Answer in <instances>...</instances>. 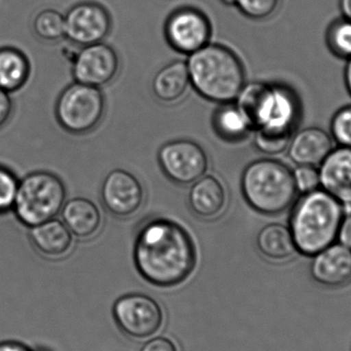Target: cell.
Masks as SVG:
<instances>
[{"label": "cell", "instance_id": "6da1fadb", "mask_svg": "<svg viewBox=\"0 0 351 351\" xmlns=\"http://www.w3.org/2000/svg\"><path fill=\"white\" fill-rule=\"evenodd\" d=\"M134 263L141 278L162 289L183 284L196 265L193 239L185 228L167 218H152L136 235Z\"/></svg>", "mask_w": 351, "mask_h": 351}, {"label": "cell", "instance_id": "7a4b0ae2", "mask_svg": "<svg viewBox=\"0 0 351 351\" xmlns=\"http://www.w3.org/2000/svg\"><path fill=\"white\" fill-rule=\"evenodd\" d=\"M190 86L210 102H234L245 84L243 61L230 47L212 43L188 56Z\"/></svg>", "mask_w": 351, "mask_h": 351}, {"label": "cell", "instance_id": "3957f363", "mask_svg": "<svg viewBox=\"0 0 351 351\" xmlns=\"http://www.w3.org/2000/svg\"><path fill=\"white\" fill-rule=\"evenodd\" d=\"M343 206L324 189L303 194L291 213L290 228L297 251L315 256L337 239Z\"/></svg>", "mask_w": 351, "mask_h": 351}, {"label": "cell", "instance_id": "277c9868", "mask_svg": "<svg viewBox=\"0 0 351 351\" xmlns=\"http://www.w3.org/2000/svg\"><path fill=\"white\" fill-rule=\"evenodd\" d=\"M234 102L245 113L254 131L293 136L300 119V101L287 84H245Z\"/></svg>", "mask_w": 351, "mask_h": 351}, {"label": "cell", "instance_id": "5b68a950", "mask_svg": "<svg viewBox=\"0 0 351 351\" xmlns=\"http://www.w3.org/2000/svg\"><path fill=\"white\" fill-rule=\"evenodd\" d=\"M241 189L253 210L268 216L288 210L298 193L292 171L274 158H260L247 165L241 174Z\"/></svg>", "mask_w": 351, "mask_h": 351}, {"label": "cell", "instance_id": "8992f818", "mask_svg": "<svg viewBox=\"0 0 351 351\" xmlns=\"http://www.w3.org/2000/svg\"><path fill=\"white\" fill-rule=\"evenodd\" d=\"M65 184L47 171H36L19 182L12 210L19 222L31 228L56 218L66 202Z\"/></svg>", "mask_w": 351, "mask_h": 351}, {"label": "cell", "instance_id": "52a82bcc", "mask_svg": "<svg viewBox=\"0 0 351 351\" xmlns=\"http://www.w3.org/2000/svg\"><path fill=\"white\" fill-rule=\"evenodd\" d=\"M55 113L66 132L84 135L96 129L104 117V95L100 88L74 82L60 94Z\"/></svg>", "mask_w": 351, "mask_h": 351}, {"label": "cell", "instance_id": "ba28073f", "mask_svg": "<svg viewBox=\"0 0 351 351\" xmlns=\"http://www.w3.org/2000/svg\"><path fill=\"white\" fill-rule=\"evenodd\" d=\"M164 36L176 53L190 56L212 41V21L197 6H178L165 21Z\"/></svg>", "mask_w": 351, "mask_h": 351}, {"label": "cell", "instance_id": "9c48e42d", "mask_svg": "<svg viewBox=\"0 0 351 351\" xmlns=\"http://www.w3.org/2000/svg\"><path fill=\"white\" fill-rule=\"evenodd\" d=\"M112 315L119 329L135 340L148 339L156 335L165 319L160 305L152 297L139 293L117 299Z\"/></svg>", "mask_w": 351, "mask_h": 351}, {"label": "cell", "instance_id": "30bf717a", "mask_svg": "<svg viewBox=\"0 0 351 351\" xmlns=\"http://www.w3.org/2000/svg\"><path fill=\"white\" fill-rule=\"evenodd\" d=\"M64 19L65 38L78 47L103 43L112 32V14L104 4L95 0L73 4Z\"/></svg>", "mask_w": 351, "mask_h": 351}, {"label": "cell", "instance_id": "8fae6325", "mask_svg": "<svg viewBox=\"0 0 351 351\" xmlns=\"http://www.w3.org/2000/svg\"><path fill=\"white\" fill-rule=\"evenodd\" d=\"M158 160L162 173L178 185H191L206 175L208 168L204 148L188 139L164 144L158 150Z\"/></svg>", "mask_w": 351, "mask_h": 351}, {"label": "cell", "instance_id": "7c38bea8", "mask_svg": "<svg viewBox=\"0 0 351 351\" xmlns=\"http://www.w3.org/2000/svg\"><path fill=\"white\" fill-rule=\"evenodd\" d=\"M119 53L105 41L80 47L72 59L74 80L96 88L113 82L119 74Z\"/></svg>", "mask_w": 351, "mask_h": 351}, {"label": "cell", "instance_id": "4fadbf2b", "mask_svg": "<svg viewBox=\"0 0 351 351\" xmlns=\"http://www.w3.org/2000/svg\"><path fill=\"white\" fill-rule=\"evenodd\" d=\"M145 191L135 175L117 169L105 177L101 186L103 206L117 218L135 216L144 204Z\"/></svg>", "mask_w": 351, "mask_h": 351}, {"label": "cell", "instance_id": "5bb4252c", "mask_svg": "<svg viewBox=\"0 0 351 351\" xmlns=\"http://www.w3.org/2000/svg\"><path fill=\"white\" fill-rule=\"evenodd\" d=\"M311 272L313 280L327 288H339L351 280V250L332 243L313 256Z\"/></svg>", "mask_w": 351, "mask_h": 351}, {"label": "cell", "instance_id": "9a60e30c", "mask_svg": "<svg viewBox=\"0 0 351 351\" xmlns=\"http://www.w3.org/2000/svg\"><path fill=\"white\" fill-rule=\"evenodd\" d=\"M322 189L351 206V148L333 149L319 165Z\"/></svg>", "mask_w": 351, "mask_h": 351}, {"label": "cell", "instance_id": "2e32d148", "mask_svg": "<svg viewBox=\"0 0 351 351\" xmlns=\"http://www.w3.org/2000/svg\"><path fill=\"white\" fill-rule=\"evenodd\" d=\"M227 204V193L220 180L204 175L191 184L188 206L192 214L204 220H213L223 214Z\"/></svg>", "mask_w": 351, "mask_h": 351}, {"label": "cell", "instance_id": "e0dca14e", "mask_svg": "<svg viewBox=\"0 0 351 351\" xmlns=\"http://www.w3.org/2000/svg\"><path fill=\"white\" fill-rule=\"evenodd\" d=\"M288 147L289 156L295 164L317 167L333 150V139L319 128H307L292 137Z\"/></svg>", "mask_w": 351, "mask_h": 351}, {"label": "cell", "instance_id": "ac0fdd59", "mask_svg": "<svg viewBox=\"0 0 351 351\" xmlns=\"http://www.w3.org/2000/svg\"><path fill=\"white\" fill-rule=\"evenodd\" d=\"M29 237L35 251L49 259L65 257L73 245V235L56 218L31 227Z\"/></svg>", "mask_w": 351, "mask_h": 351}, {"label": "cell", "instance_id": "d6986e66", "mask_svg": "<svg viewBox=\"0 0 351 351\" xmlns=\"http://www.w3.org/2000/svg\"><path fill=\"white\" fill-rule=\"evenodd\" d=\"M62 221L70 232L78 239L94 237L102 225V215L92 200L74 197L67 200L61 210Z\"/></svg>", "mask_w": 351, "mask_h": 351}, {"label": "cell", "instance_id": "ffe728a7", "mask_svg": "<svg viewBox=\"0 0 351 351\" xmlns=\"http://www.w3.org/2000/svg\"><path fill=\"white\" fill-rule=\"evenodd\" d=\"M190 86L187 63L175 60L158 70L152 80V94L156 100L165 104H173L181 100Z\"/></svg>", "mask_w": 351, "mask_h": 351}, {"label": "cell", "instance_id": "44dd1931", "mask_svg": "<svg viewBox=\"0 0 351 351\" xmlns=\"http://www.w3.org/2000/svg\"><path fill=\"white\" fill-rule=\"evenodd\" d=\"M258 251L270 261H285L297 252L290 228L280 223L266 225L256 239Z\"/></svg>", "mask_w": 351, "mask_h": 351}, {"label": "cell", "instance_id": "7402d4cb", "mask_svg": "<svg viewBox=\"0 0 351 351\" xmlns=\"http://www.w3.org/2000/svg\"><path fill=\"white\" fill-rule=\"evenodd\" d=\"M31 64L24 51L14 47H0V88L6 93L20 90L29 80Z\"/></svg>", "mask_w": 351, "mask_h": 351}, {"label": "cell", "instance_id": "603a6c76", "mask_svg": "<svg viewBox=\"0 0 351 351\" xmlns=\"http://www.w3.org/2000/svg\"><path fill=\"white\" fill-rule=\"evenodd\" d=\"M213 128L215 133L227 142L241 141L254 131L249 119L235 102L221 104L215 111Z\"/></svg>", "mask_w": 351, "mask_h": 351}, {"label": "cell", "instance_id": "cb8c5ba5", "mask_svg": "<svg viewBox=\"0 0 351 351\" xmlns=\"http://www.w3.org/2000/svg\"><path fill=\"white\" fill-rule=\"evenodd\" d=\"M32 28L34 34L47 43H57L65 38L64 14L53 8L40 10L34 16Z\"/></svg>", "mask_w": 351, "mask_h": 351}, {"label": "cell", "instance_id": "d4e9b609", "mask_svg": "<svg viewBox=\"0 0 351 351\" xmlns=\"http://www.w3.org/2000/svg\"><path fill=\"white\" fill-rule=\"evenodd\" d=\"M326 43L334 56L340 59L351 58V20L340 16L328 26Z\"/></svg>", "mask_w": 351, "mask_h": 351}, {"label": "cell", "instance_id": "484cf974", "mask_svg": "<svg viewBox=\"0 0 351 351\" xmlns=\"http://www.w3.org/2000/svg\"><path fill=\"white\" fill-rule=\"evenodd\" d=\"M280 0H235L234 8L252 21H265L278 10Z\"/></svg>", "mask_w": 351, "mask_h": 351}, {"label": "cell", "instance_id": "4316f807", "mask_svg": "<svg viewBox=\"0 0 351 351\" xmlns=\"http://www.w3.org/2000/svg\"><path fill=\"white\" fill-rule=\"evenodd\" d=\"M254 145L258 152L266 156H278L288 148L292 136L282 134L269 133V132L256 130Z\"/></svg>", "mask_w": 351, "mask_h": 351}, {"label": "cell", "instance_id": "83f0119b", "mask_svg": "<svg viewBox=\"0 0 351 351\" xmlns=\"http://www.w3.org/2000/svg\"><path fill=\"white\" fill-rule=\"evenodd\" d=\"M19 182L20 180L10 169L0 166V216L14 208Z\"/></svg>", "mask_w": 351, "mask_h": 351}, {"label": "cell", "instance_id": "f1b7e54d", "mask_svg": "<svg viewBox=\"0 0 351 351\" xmlns=\"http://www.w3.org/2000/svg\"><path fill=\"white\" fill-rule=\"evenodd\" d=\"M331 137L341 147L351 148V105L342 107L332 117Z\"/></svg>", "mask_w": 351, "mask_h": 351}, {"label": "cell", "instance_id": "f546056e", "mask_svg": "<svg viewBox=\"0 0 351 351\" xmlns=\"http://www.w3.org/2000/svg\"><path fill=\"white\" fill-rule=\"evenodd\" d=\"M293 176L297 190L301 193L304 194L319 189L321 186L319 169H317V167L298 166L293 172Z\"/></svg>", "mask_w": 351, "mask_h": 351}, {"label": "cell", "instance_id": "4dcf8cb0", "mask_svg": "<svg viewBox=\"0 0 351 351\" xmlns=\"http://www.w3.org/2000/svg\"><path fill=\"white\" fill-rule=\"evenodd\" d=\"M14 104L10 94L0 88V129L4 127L12 117Z\"/></svg>", "mask_w": 351, "mask_h": 351}, {"label": "cell", "instance_id": "1f68e13d", "mask_svg": "<svg viewBox=\"0 0 351 351\" xmlns=\"http://www.w3.org/2000/svg\"><path fill=\"white\" fill-rule=\"evenodd\" d=\"M141 351H178V348L174 342L169 338L156 337L149 340L142 348Z\"/></svg>", "mask_w": 351, "mask_h": 351}, {"label": "cell", "instance_id": "d6a6232c", "mask_svg": "<svg viewBox=\"0 0 351 351\" xmlns=\"http://www.w3.org/2000/svg\"><path fill=\"white\" fill-rule=\"evenodd\" d=\"M337 239L339 243L351 250V214L343 216L338 230Z\"/></svg>", "mask_w": 351, "mask_h": 351}, {"label": "cell", "instance_id": "836d02e7", "mask_svg": "<svg viewBox=\"0 0 351 351\" xmlns=\"http://www.w3.org/2000/svg\"><path fill=\"white\" fill-rule=\"evenodd\" d=\"M0 351H33L28 346L21 342L4 341L0 342Z\"/></svg>", "mask_w": 351, "mask_h": 351}, {"label": "cell", "instance_id": "e575fe53", "mask_svg": "<svg viewBox=\"0 0 351 351\" xmlns=\"http://www.w3.org/2000/svg\"><path fill=\"white\" fill-rule=\"evenodd\" d=\"M339 8L342 16L351 20V0H339Z\"/></svg>", "mask_w": 351, "mask_h": 351}, {"label": "cell", "instance_id": "d590c367", "mask_svg": "<svg viewBox=\"0 0 351 351\" xmlns=\"http://www.w3.org/2000/svg\"><path fill=\"white\" fill-rule=\"evenodd\" d=\"M344 80H346V88H348L351 96V58L348 60V64H346V70H344Z\"/></svg>", "mask_w": 351, "mask_h": 351}, {"label": "cell", "instance_id": "8d00e7d4", "mask_svg": "<svg viewBox=\"0 0 351 351\" xmlns=\"http://www.w3.org/2000/svg\"><path fill=\"white\" fill-rule=\"evenodd\" d=\"M223 5L228 6V8H234L235 0H219Z\"/></svg>", "mask_w": 351, "mask_h": 351}]
</instances>
